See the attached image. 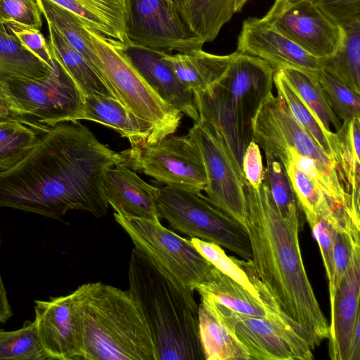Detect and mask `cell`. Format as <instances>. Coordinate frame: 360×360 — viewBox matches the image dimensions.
I'll use <instances>...</instances> for the list:
<instances>
[{"instance_id": "obj_1", "label": "cell", "mask_w": 360, "mask_h": 360, "mask_svg": "<svg viewBox=\"0 0 360 360\" xmlns=\"http://www.w3.org/2000/svg\"><path fill=\"white\" fill-rule=\"evenodd\" d=\"M125 159L78 121L58 123L18 164L0 171V207L53 219L73 210L101 217L108 208L105 172Z\"/></svg>"}, {"instance_id": "obj_2", "label": "cell", "mask_w": 360, "mask_h": 360, "mask_svg": "<svg viewBox=\"0 0 360 360\" xmlns=\"http://www.w3.org/2000/svg\"><path fill=\"white\" fill-rule=\"evenodd\" d=\"M245 193L243 226L249 236L254 268L282 310L304 330L314 350L328 338L330 327L302 261L300 211L282 215L264 178L257 190L245 179Z\"/></svg>"}, {"instance_id": "obj_3", "label": "cell", "mask_w": 360, "mask_h": 360, "mask_svg": "<svg viewBox=\"0 0 360 360\" xmlns=\"http://www.w3.org/2000/svg\"><path fill=\"white\" fill-rule=\"evenodd\" d=\"M128 281V291L149 328L158 360L205 359L194 291L136 248L131 253Z\"/></svg>"}, {"instance_id": "obj_4", "label": "cell", "mask_w": 360, "mask_h": 360, "mask_svg": "<svg viewBox=\"0 0 360 360\" xmlns=\"http://www.w3.org/2000/svg\"><path fill=\"white\" fill-rule=\"evenodd\" d=\"M82 360H158L149 328L129 292L86 283Z\"/></svg>"}, {"instance_id": "obj_5", "label": "cell", "mask_w": 360, "mask_h": 360, "mask_svg": "<svg viewBox=\"0 0 360 360\" xmlns=\"http://www.w3.org/2000/svg\"><path fill=\"white\" fill-rule=\"evenodd\" d=\"M85 30L103 80L116 98L135 115L151 123L160 140L174 134L182 113L163 101L146 82L126 55L125 44L86 25Z\"/></svg>"}, {"instance_id": "obj_6", "label": "cell", "mask_w": 360, "mask_h": 360, "mask_svg": "<svg viewBox=\"0 0 360 360\" xmlns=\"http://www.w3.org/2000/svg\"><path fill=\"white\" fill-rule=\"evenodd\" d=\"M155 203L160 219H165L178 231L217 244L252 261L250 241L245 227L201 192L165 186L158 188Z\"/></svg>"}, {"instance_id": "obj_7", "label": "cell", "mask_w": 360, "mask_h": 360, "mask_svg": "<svg viewBox=\"0 0 360 360\" xmlns=\"http://www.w3.org/2000/svg\"><path fill=\"white\" fill-rule=\"evenodd\" d=\"M114 217L128 234L134 248L145 253L186 288L195 290L214 267L190 240L165 228L160 221L117 213H114Z\"/></svg>"}, {"instance_id": "obj_8", "label": "cell", "mask_w": 360, "mask_h": 360, "mask_svg": "<svg viewBox=\"0 0 360 360\" xmlns=\"http://www.w3.org/2000/svg\"><path fill=\"white\" fill-rule=\"evenodd\" d=\"M217 305L224 321L247 348L251 360L314 359L304 330L285 311L256 316Z\"/></svg>"}, {"instance_id": "obj_9", "label": "cell", "mask_w": 360, "mask_h": 360, "mask_svg": "<svg viewBox=\"0 0 360 360\" xmlns=\"http://www.w3.org/2000/svg\"><path fill=\"white\" fill-rule=\"evenodd\" d=\"M124 165L141 171L166 186L201 192L207 186L206 171L198 146L188 134L168 136L155 143L124 150Z\"/></svg>"}, {"instance_id": "obj_10", "label": "cell", "mask_w": 360, "mask_h": 360, "mask_svg": "<svg viewBox=\"0 0 360 360\" xmlns=\"http://www.w3.org/2000/svg\"><path fill=\"white\" fill-rule=\"evenodd\" d=\"M49 77L41 80L8 78L3 82L15 102L29 116L49 127L82 120L84 96L58 63Z\"/></svg>"}, {"instance_id": "obj_11", "label": "cell", "mask_w": 360, "mask_h": 360, "mask_svg": "<svg viewBox=\"0 0 360 360\" xmlns=\"http://www.w3.org/2000/svg\"><path fill=\"white\" fill-rule=\"evenodd\" d=\"M252 128V139L264 153L278 159L292 149L314 159L326 174L345 188L340 167L297 123L278 96L269 94L254 117Z\"/></svg>"}, {"instance_id": "obj_12", "label": "cell", "mask_w": 360, "mask_h": 360, "mask_svg": "<svg viewBox=\"0 0 360 360\" xmlns=\"http://www.w3.org/2000/svg\"><path fill=\"white\" fill-rule=\"evenodd\" d=\"M187 134L196 143L202 157L207 198L243 225L246 212L245 178L222 137L200 119Z\"/></svg>"}, {"instance_id": "obj_13", "label": "cell", "mask_w": 360, "mask_h": 360, "mask_svg": "<svg viewBox=\"0 0 360 360\" xmlns=\"http://www.w3.org/2000/svg\"><path fill=\"white\" fill-rule=\"evenodd\" d=\"M86 290V283L66 295L34 300L33 321L49 359L82 360Z\"/></svg>"}, {"instance_id": "obj_14", "label": "cell", "mask_w": 360, "mask_h": 360, "mask_svg": "<svg viewBox=\"0 0 360 360\" xmlns=\"http://www.w3.org/2000/svg\"><path fill=\"white\" fill-rule=\"evenodd\" d=\"M127 37L129 42L169 53L200 49L205 43L166 0H130Z\"/></svg>"}, {"instance_id": "obj_15", "label": "cell", "mask_w": 360, "mask_h": 360, "mask_svg": "<svg viewBox=\"0 0 360 360\" xmlns=\"http://www.w3.org/2000/svg\"><path fill=\"white\" fill-rule=\"evenodd\" d=\"M263 18L317 58L334 55L343 41L342 27L311 0H297L271 7Z\"/></svg>"}, {"instance_id": "obj_16", "label": "cell", "mask_w": 360, "mask_h": 360, "mask_svg": "<svg viewBox=\"0 0 360 360\" xmlns=\"http://www.w3.org/2000/svg\"><path fill=\"white\" fill-rule=\"evenodd\" d=\"M360 245L354 247L330 306L328 354L332 360L360 359Z\"/></svg>"}, {"instance_id": "obj_17", "label": "cell", "mask_w": 360, "mask_h": 360, "mask_svg": "<svg viewBox=\"0 0 360 360\" xmlns=\"http://www.w3.org/2000/svg\"><path fill=\"white\" fill-rule=\"evenodd\" d=\"M236 51L258 57L276 70L292 68L317 75L321 70L320 58L307 53L263 18L243 21Z\"/></svg>"}, {"instance_id": "obj_18", "label": "cell", "mask_w": 360, "mask_h": 360, "mask_svg": "<svg viewBox=\"0 0 360 360\" xmlns=\"http://www.w3.org/2000/svg\"><path fill=\"white\" fill-rule=\"evenodd\" d=\"M276 72L266 61L235 51L217 82L227 92L245 122L252 126L259 108L272 92Z\"/></svg>"}, {"instance_id": "obj_19", "label": "cell", "mask_w": 360, "mask_h": 360, "mask_svg": "<svg viewBox=\"0 0 360 360\" xmlns=\"http://www.w3.org/2000/svg\"><path fill=\"white\" fill-rule=\"evenodd\" d=\"M193 95L199 119L221 135L243 172V157L252 140V126L245 122L227 92L217 82Z\"/></svg>"}, {"instance_id": "obj_20", "label": "cell", "mask_w": 360, "mask_h": 360, "mask_svg": "<svg viewBox=\"0 0 360 360\" xmlns=\"http://www.w3.org/2000/svg\"><path fill=\"white\" fill-rule=\"evenodd\" d=\"M103 192L115 213L124 217L160 221L155 203L158 188L144 181L123 163L105 171Z\"/></svg>"}, {"instance_id": "obj_21", "label": "cell", "mask_w": 360, "mask_h": 360, "mask_svg": "<svg viewBox=\"0 0 360 360\" xmlns=\"http://www.w3.org/2000/svg\"><path fill=\"white\" fill-rule=\"evenodd\" d=\"M124 51L143 79L163 101L194 122L199 120L193 93L181 84L156 50L129 42L124 44Z\"/></svg>"}, {"instance_id": "obj_22", "label": "cell", "mask_w": 360, "mask_h": 360, "mask_svg": "<svg viewBox=\"0 0 360 360\" xmlns=\"http://www.w3.org/2000/svg\"><path fill=\"white\" fill-rule=\"evenodd\" d=\"M82 120L96 122L113 129L129 140L131 149L143 148L160 140L151 123L135 115L114 98L84 96Z\"/></svg>"}, {"instance_id": "obj_23", "label": "cell", "mask_w": 360, "mask_h": 360, "mask_svg": "<svg viewBox=\"0 0 360 360\" xmlns=\"http://www.w3.org/2000/svg\"><path fill=\"white\" fill-rule=\"evenodd\" d=\"M195 290L242 314L268 316L283 311L269 290L262 292L261 299L257 298L214 266Z\"/></svg>"}, {"instance_id": "obj_24", "label": "cell", "mask_w": 360, "mask_h": 360, "mask_svg": "<svg viewBox=\"0 0 360 360\" xmlns=\"http://www.w3.org/2000/svg\"><path fill=\"white\" fill-rule=\"evenodd\" d=\"M198 305V331L206 360H251L245 345L224 321L212 298L200 295Z\"/></svg>"}, {"instance_id": "obj_25", "label": "cell", "mask_w": 360, "mask_h": 360, "mask_svg": "<svg viewBox=\"0 0 360 360\" xmlns=\"http://www.w3.org/2000/svg\"><path fill=\"white\" fill-rule=\"evenodd\" d=\"M77 16L106 37L129 43L127 27L130 0H49Z\"/></svg>"}, {"instance_id": "obj_26", "label": "cell", "mask_w": 360, "mask_h": 360, "mask_svg": "<svg viewBox=\"0 0 360 360\" xmlns=\"http://www.w3.org/2000/svg\"><path fill=\"white\" fill-rule=\"evenodd\" d=\"M157 51L181 84L193 93L202 91L214 84L233 56V53L215 55L202 49L176 53Z\"/></svg>"}, {"instance_id": "obj_27", "label": "cell", "mask_w": 360, "mask_h": 360, "mask_svg": "<svg viewBox=\"0 0 360 360\" xmlns=\"http://www.w3.org/2000/svg\"><path fill=\"white\" fill-rule=\"evenodd\" d=\"M191 32L213 41L235 12V0H172Z\"/></svg>"}, {"instance_id": "obj_28", "label": "cell", "mask_w": 360, "mask_h": 360, "mask_svg": "<svg viewBox=\"0 0 360 360\" xmlns=\"http://www.w3.org/2000/svg\"><path fill=\"white\" fill-rule=\"evenodd\" d=\"M56 68H50L26 49L10 27L0 19V83L13 77L44 79Z\"/></svg>"}, {"instance_id": "obj_29", "label": "cell", "mask_w": 360, "mask_h": 360, "mask_svg": "<svg viewBox=\"0 0 360 360\" xmlns=\"http://www.w3.org/2000/svg\"><path fill=\"white\" fill-rule=\"evenodd\" d=\"M46 22L49 43L55 61L66 70L84 96H105L116 98L86 60L63 39L51 23Z\"/></svg>"}, {"instance_id": "obj_30", "label": "cell", "mask_w": 360, "mask_h": 360, "mask_svg": "<svg viewBox=\"0 0 360 360\" xmlns=\"http://www.w3.org/2000/svg\"><path fill=\"white\" fill-rule=\"evenodd\" d=\"M274 83L277 90L278 96L284 101L294 119L340 167V141L336 132L327 133L321 128L316 118L292 88L281 70H278L275 72Z\"/></svg>"}, {"instance_id": "obj_31", "label": "cell", "mask_w": 360, "mask_h": 360, "mask_svg": "<svg viewBox=\"0 0 360 360\" xmlns=\"http://www.w3.org/2000/svg\"><path fill=\"white\" fill-rule=\"evenodd\" d=\"M342 43L330 57L321 58V70L359 95L360 20L345 27Z\"/></svg>"}, {"instance_id": "obj_32", "label": "cell", "mask_w": 360, "mask_h": 360, "mask_svg": "<svg viewBox=\"0 0 360 360\" xmlns=\"http://www.w3.org/2000/svg\"><path fill=\"white\" fill-rule=\"evenodd\" d=\"M280 70L321 128L326 132L330 133V126L333 125L337 131L342 124L326 100L319 82L318 75H314L292 68Z\"/></svg>"}, {"instance_id": "obj_33", "label": "cell", "mask_w": 360, "mask_h": 360, "mask_svg": "<svg viewBox=\"0 0 360 360\" xmlns=\"http://www.w3.org/2000/svg\"><path fill=\"white\" fill-rule=\"evenodd\" d=\"M36 1L46 22L51 23L63 39L86 60L104 82L97 59L87 39L85 24L72 13L49 0Z\"/></svg>"}, {"instance_id": "obj_34", "label": "cell", "mask_w": 360, "mask_h": 360, "mask_svg": "<svg viewBox=\"0 0 360 360\" xmlns=\"http://www.w3.org/2000/svg\"><path fill=\"white\" fill-rule=\"evenodd\" d=\"M295 194L298 205L303 211L309 226L319 218L326 217L340 208L304 173L292 163L283 165Z\"/></svg>"}, {"instance_id": "obj_35", "label": "cell", "mask_w": 360, "mask_h": 360, "mask_svg": "<svg viewBox=\"0 0 360 360\" xmlns=\"http://www.w3.org/2000/svg\"><path fill=\"white\" fill-rule=\"evenodd\" d=\"M38 134L20 122L0 119V170L18 164L37 144Z\"/></svg>"}, {"instance_id": "obj_36", "label": "cell", "mask_w": 360, "mask_h": 360, "mask_svg": "<svg viewBox=\"0 0 360 360\" xmlns=\"http://www.w3.org/2000/svg\"><path fill=\"white\" fill-rule=\"evenodd\" d=\"M0 359L44 360V352L34 321H26L15 330L0 329Z\"/></svg>"}, {"instance_id": "obj_37", "label": "cell", "mask_w": 360, "mask_h": 360, "mask_svg": "<svg viewBox=\"0 0 360 360\" xmlns=\"http://www.w3.org/2000/svg\"><path fill=\"white\" fill-rule=\"evenodd\" d=\"M348 219L349 215L347 213L340 208L326 217L319 218L310 226L314 238L319 244L328 280L330 306L333 304L335 296L333 290V248L335 227L346 223Z\"/></svg>"}, {"instance_id": "obj_38", "label": "cell", "mask_w": 360, "mask_h": 360, "mask_svg": "<svg viewBox=\"0 0 360 360\" xmlns=\"http://www.w3.org/2000/svg\"><path fill=\"white\" fill-rule=\"evenodd\" d=\"M265 156L266 167L264 178L277 209L284 216L300 210L283 164L267 153H265Z\"/></svg>"}, {"instance_id": "obj_39", "label": "cell", "mask_w": 360, "mask_h": 360, "mask_svg": "<svg viewBox=\"0 0 360 360\" xmlns=\"http://www.w3.org/2000/svg\"><path fill=\"white\" fill-rule=\"evenodd\" d=\"M318 79L329 105L339 119L345 121L359 117V95L321 70L318 74Z\"/></svg>"}, {"instance_id": "obj_40", "label": "cell", "mask_w": 360, "mask_h": 360, "mask_svg": "<svg viewBox=\"0 0 360 360\" xmlns=\"http://www.w3.org/2000/svg\"><path fill=\"white\" fill-rule=\"evenodd\" d=\"M41 15L36 0H0V19L11 27L40 30Z\"/></svg>"}, {"instance_id": "obj_41", "label": "cell", "mask_w": 360, "mask_h": 360, "mask_svg": "<svg viewBox=\"0 0 360 360\" xmlns=\"http://www.w3.org/2000/svg\"><path fill=\"white\" fill-rule=\"evenodd\" d=\"M341 27L360 20V0H311Z\"/></svg>"}, {"instance_id": "obj_42", "label": "cell", "mask_w": 360, "mask_h": 360, "mask_svg": "<svg viewBox=\"0 0 360 360\" xmlns=\"http://www.w3.org/2000/svg\"><path fill=\"white\" fill-rule=\"evenodd\" d=\"M10 28L26 49L50 68L53 70L56 68L57 64L53 58L49 43L45 39L40 30L29 28H13L11 27Z\"/></svg>"}, {"instance_id": "obj_43", "label": "cell", "mask_w": 360, "mask_h": 360, "mask_svg": "<svg viewBox=\"0 0 360 360\" xmlns=\"http://www.w3.org/2000/svg\"><path fill=\"white\" fill-rule=\"evenodd\" d=\"M0 119L20 122L39 134H44L51 129L27 115L12 98L4 83H0Z\"/></svg>"}, {"instance_id": "obj_44", "label": "cell", "mask_w": 360, "mask_h": 360, "mask_svg": "<svg viewBox=\"0 0 360 360\" xmlns=\"http://www.w3.org/2000/svg\"><path fill=\"white\" fill-rule=\"evenodd\" d=\"M242 169L249 184L253 188L259 189L264 179V170L259 146L253 139L244 153Z\"/></svg>"}, {"instance_id": "obj_45", "label": "cell", "mask_w": 360, "mask_h": 360, "mask_svg": "<svg viewBox=\"0 0 360 360\" xmlns=\"http://www.w3.org/2000/svg\"><path fill=\"white\" fill-rule=\"evenodd\" d=\"M12 315V309L0 274V323H5Z\"/></svg>"}, {"instance_id": "obj_46", "label": "cell", "mask_w": 360, "mask_h": 360, "mask_svg": "<svg viewBox=\"0 0 360 360\" xmlns=\"http://www.w3.org/2000/svg\"><path fill=\"white\" fill-rule=\"evenodd\" d=\"M249 0H235V12H238L241 10L243 6Z\"/></svg>"}, {"instance_id": "obj_47", "label": "cell", "mask_w": 360, "mask_h": 360, "mask_svg": "<svg viewBox=\"0 0 360 360\" xmlns=\"http://www.w3.org/2000/svg\"><path fill=\"white\" fill-rule=\"evenodd\" d=\"M297 0H275L272 7H276L284 3L290 2V1H295Z\"/></svg>"}, {"instance_id": "obj_48", "label": "cell", "mask_w": 360, "mask_h": 360, "mask_svg": "<svg viewBox=\"0 0 360 360\" xmlns=\"http://www.w3.org/2000/svg\"><path fill=\"white\" fill-rule=\"evenodd\" d=\"M169 3H174L172 0H166Z\"/></svg>"}]
</instances>
